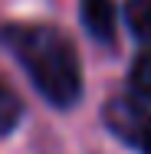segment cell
I'll return each mask as SVG.
<instances>
[{
	"label": "cell",
	"instance_id": "cell-5",
	"mask_svg": "<svg viewBox=\"0 0 151 154\" xmlns=\"http://www.w3.org/2000/svg\"><path fill=\"white\" fill-rule=\"evenodd\" d=\"M128 95L151 108V49H138L128 66Z\"/></svg>",
	"mask_w": 151,
	"mask_h": 154
},
{
	"label": "cell",
	"instance_id": "cell-3",
	"mask_svg": "<svg viewBox=\"0 0 151 154\" xmlns=\"http://www.w3.org/2000/svg\"><path fill=\"white\" fill-rule=\"evenodd\" d=\"M79 20L95 46L115 49L118 43V3L115 0H79Z\"/></svg>",
	"mask_w": 151,
	"mask_h": 154
},
{
	"label": "cell",
	"instance_id": "cell-2",
	"mask_svg": "<svg viewBox=\"0 0 151 154\" xmlns=\"http://www.w3.org/2000/svg\"><path fill=\"white\" fill-rule=\"evenodd\" d=\"M102 125L109 134L135 154H151V108L131 95H112L102 105Z\"/></svg>",
	"mask_w": 151,
	"mask_h": 154
},
{
	"label": "cell",
	"instance_id": "cell-6",
	"mask_svg": "<svg viewBox=\"0 0 151 154\" xmlns=\"http://www.w3.org/2000/svg\"><path fill=\"white\" fill-rule=\"evenodd\" d=\"M23 115H27L23 98L17 95V89H13L7 79H0V138H10V134L20 128Z\"/></svg>",
	"mask_w": 151,
	"mask_h": 154
},
{
	"label": "cell",
	"instance_id": "cell-1",
	"mask_svg": "<svg viewBox=\"0 0 151 154\" xmlns=\"http://www.w3.org/2000/svg\"><path fill=\"white\" fill-rule=\"evenodd\" d=\"M0 49L13 56V62L27 72L36 95L56 112H72L82 102L86 92L82 59L72 36L62 26L46 20L39 23L7 20L0 23Z\"/></svg>",
	"mask_w": 151,
	"mask_h": 154
},
{
	"label": "cell",
	"instance_id": "cell-4",
	"mask_svg": "<svg viewBox=\"0 0 151 154\" xmlns=\"http://www.w3.org/2000/svg\"><path fill=\"white\" fill-rule=\"evenodd\" d=\"M118 17L125 20V30L131 33V39L151 49V0H121Z\"/></svg>",
	"mask_w": 151,
	"mask_h": 154
}]
</instances>
